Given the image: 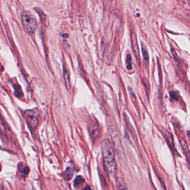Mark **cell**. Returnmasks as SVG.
Returning a JSON list of instances; mask_svg holds the SVG:
<instances>
[{
  "instance_id": "9c48e42d",
  "label": "cell",
  "mask_w": 190,
  "mask_h": 190,
  "mask_svg": "<svg viewBox=\"0 0 190 190\" xmlns=\"http://www.w3.org/2000/svg\"><path fill=\"white\" fill-rule=\"evenodd\" d=\"M142 52L144 60L146 61H148L149 59V53H148L147 49L146 48L145 45L143 44L142 45Z\"/></svg>"
},
{
  "instance_id": "5b68a950",
  "label": "cell",
  "mask_w": 190,
  "mask_h": 190,
  "mask_svg": "<svg viewBox=\"0 0 190 190\" xmlns=\"http://www.w3.org/2000/svg\"><path fill=\"white\" fill-rule=\"evenodd\" d=\"M18 171L22 173V177L24 178L28 174L30 169L27 167H24L22 165H18Z\"/></svg>"
},
{
  "instance_id": "4fadbf2b",
  "label": "cell",
  "mask_w": 190,
  "mask_h": 190,
  "mask_svg": "<svg viewBox=\"0 0 190 190\" xmlns=\"http://www.w3.org/2000/svg\"><path fill=\"white\" fill-rule=\"evenodd\" d=\"M82 190H91V187L90 186H87L85 187H84Z\"/></svg>"
},
{
  "instance_id": "3957f363",
  "label": "cell",
  "mask_w": 190,
  "mask_h": 190,
  "mask_svg": "<svg viewBox=\"0 0 190 190\" xmlns=\"http://www.w3.org/2000/svg\"><path fill=\"white\" fill-rule=\"evenodd\" d=\"M24 117L28 126L32 131H35L38 124V118L34 111L27 110L24 113Z\"/></svg>"
},
{
  "instance_id": "8992f818",
  "label": "cell",
  "mask_w": 190,
  "mask_h": 190,
  "mask_svg": "<svg viewBox=\"0 0 190 190\" xmlns=\"http://www.w3.org/2000/svg\"><path fill=\"white\" fill-rule=\"evenodd\" d=\"M74 173V171L71 167H67L65 172V176L66 180H69L72 179Z\"/></svg>"
},
{
  "instance_id": "7a4b0ae2",
  "label": "cell",
  "mask_w": 190,
  "mask_h": 190,
  "mask_svg": "<svg viewBox=\"0 0 190 190\" xmlns=\"http://www.w3.org/2000/svg\"><path fill=\"white\" fill-rule=\"evenodd\" d=\"M22 24L24 31L28 34H33L37 28V23L34 15L30 12L24 11L21 14Z\"/></svg>"
},
{
  "instance_id": "7c38bea8",
  "label": "cell",
  "mask_w": 190,
  "mask_h": 190,
  "mask_svg": "<svg viewBox=\"0 0 190 190\" xmlns=\"http://www.w3.org/2000/svg\"><path fill=\"white\" fill-rule=\"evenodd\" d=\"M170 95H171V98H172L173 100H178V95L176 92H172L170 93Z\"/></svg>"
},
{
  "instance_id": "9a60e30c",
  "label": "cell",
  "mask_w": 190,
  "mask_h": 190,
  "mask_svg": "<svg viewBox=\"0 0 190 190\" xmlns=\"http://www.w3.org/2000/svg\"><path fill=\"white\" fill-rule=\"evenodd\" d=\"M2 67H1V66L0 65V72L2 71Z\"/></svg>"
},
{
  "instance_id": "52a82bcc",
  "label": "cell",
  "mask_w": 190,
  "mask_h": 190,
  "mask_svg": "<svg viewBox=\"0 0 190 190\" xmlns=\"http://www.w3.org/2000/svg\"><path fill=\"white\" fill-rule=\"evenodd\" d=\"M14 95L18 98L23 96V92L22 91V89L19 85H16L14 87Z\"/></svg>"
},
{
  "instance_id": "6da1fadb",
  "label": "cell",
  "mask_w": 190,
  "mask_h": 190,
  "mask_svg": "<svg viewBox=\"0 0 190 190\" xmlns=\"http://www.w3.org/2000/svg\"><path fill=\"white\" fill-rule=\"evenodd\" d=\"M102 155L104 165L111 175L116 172V161L112 145L108 139H105L102 144Z\"/></svg>"
},
{
  "instance_id": "277c9868",
  "label": "cell",
  "mask_w": 190,
  "mask_h": 190,
  "mask_svg": "<svg viewBox=\"0 0 190 190\" xmlns=\"http://www.w3.org/2000/svg\"><path fill=\"white\" fill-rule=\"evenodd\" d=\"M63 77L65 83L66 85V88L67 90H70V73H69V69H68L67 67L65 66L63 67Z\"/></svg>"
},
{
  "instance_id": "ba28073f",
  "label": "cell",
  "mask_w": 190,
  "mask_h": 190,
  "mask_svg": "<svg viewBox=\"0 0 190 190\" xmlns=\"http://www.w3.org/2000/svg\"><path fill=\"white\" fill-rule=\"evenodd\" d=\"M85 182V179L83 178V177L79 176L77 177L76 178V179L74 181V183H73V185L75 187H78L80 186L81 185H82V183Z\"/></svg>"
},
{
  "instance_id": "30bf717a",
  "label": "cell",
  "mask_w": 190,
  "mask_h": 190,
  "mask_svg": "<svg viewBox=\"0 0 190 190\" xmlns=\"http://www.w3.org/2000/svg\"><path fill=\"white\" fill-rule=\"evenodd\" d=\"M118 190H128L126 185L122 181H118L117 183Z\"/></svg>"
},
{
  "instance_id": "2e32d148",
  "label": "cell",
  "mask_w": 190,
  "mask_h": 190,
  "mask_svg": "<svg viewBox=\"0 0 190 190\" xmlns=\"http://www.w3.org/2000/svg\"><path fill=\"white\" fill-rule=\"evenodd\" d=\"M1 164H0V171H1Z\"/></svg>"
},
{
  "instance_id": "5bb4252c",
  "label": "cell",
  "mask_w": 190,
  "mask_h": 190,
  "mask_svg": "<svg viewBox=\"0 0 190 190\" xmlns=\"http://www.w3.org/2000/svg\"><path fill=\"white\" fill-rule=\"evenodd\" d=\"M63 36L64 37H65V38H67V37H69V35H67V34H64Z\"/></svg>"
},
{
  "instance_id": "8fae6325",
  "label": "cell",
  "mask_w": 190,
  "mask_h": 190,
  "mask_svg": "<svg viewBox=\"0 0 190 190\" xmlns=\"http://www.w3.org/2000/svg\"><path fill=\"white\" fill-rule=\"evenodd\" d=\"M126 62V66H127V69H131L132 66L131 57L130 55H128L127 56Z\"/></svg>"
}]
</instances>
